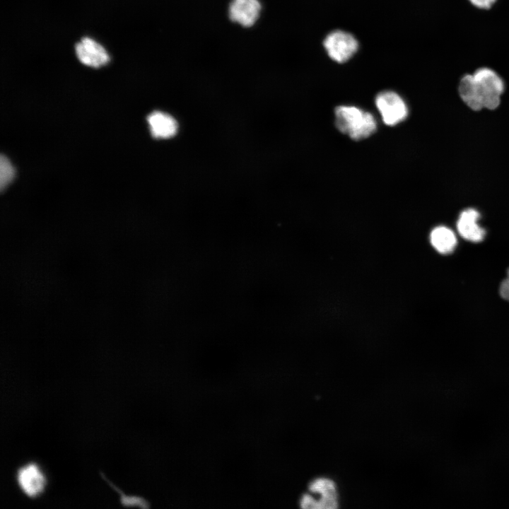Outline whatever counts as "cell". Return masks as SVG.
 Wrapping results in <instances>:
<instances>
[{"instance_id": "cell-5", "label": "cell", "mask_w": 509, "mask_h": 509, "mask_svg": "<svg viewBox=\"0 0 509 509\" xmlns=\"http://www.w3.org/2000/svg\"><path fill=\"white\" fill-rule=\"evenodd\" d=\"M375 103L383 122L387 125H396L407 117L408 109L406 103L401 96L394 91L385 90L379 93Z\"/></svg>"}, {"instance_id": "cell-3", "label": "cell", "mask_w": 509, "mask_h": 509, "mask_svg": "<svg viewBox=\"0 0 509 509\" xmlns=\"http://www.w3.org/2000/svg\"><path fill=\"white\" fill-rule=\"evenodd\" d=\"M476 90L483 107L494 110L500 104L504 90L501 78L492 69L481 68L473 74Z\"/></svg>"}, {"instance_id": "cell-1", "label": "cell", "mask_w": 509, "mask_h": 509, "mask_svg": "<svg viewBox=\"0 0 509 509\" xmlns=\"http://www.w3.org/2000/svg\"><path fill=\"white\" fill-rule=\"evenodd\" d=\"M335 124L339 131L353 140L365 139L377 129L372 114L351 105H340L335 109Z\"/></svg>"}, {"instance_id": "cell-12", "label": "cell", "mask_w": 509, "mask_h": 509, "mask_svg": "<svg viewBox=\"0 0 509 509\" xmlns=\"http://www.w3.org/2000/svg\"><path fill=\"white\" fill-rule=\"evenodd\" d=\"M459 93L462 100L473 110H480L483 108L476 90L472 74H467L462 78L459 84Z\"/></svg>"}, {"instance_id": "cell-6", "label": "cell", "mask_w": 509, "mask_h": 509, "mask_svg": "<svg viewBox=\"0 0 509 509\" xmlns=\"http://www.w3.org/2000/svg\"><path fill=\"white\" fill-rule=\"evenodd\" d=\"M16 481L22 492L30 498L40 496L47 484L44 472L39 464L34 462H28L17 469Z\"/></svg>"}, {"instance_id": "cell-8", "label": "cell", "mask_w": 509, "mask_h": 509, "mask_svg": "<svg viewBox=\"0 0 509 509\" xmlns=\"http://www.w3.org/2000/svg\"><path fill=\"white\" fill-rule=\"evenodd\" d=\"M259 0H232L228 8L230 19L244 27L253 25L261 11Z\"/></svg>"}, {"instance_id": "cell-16", "label": "cell", "mask_w": 509, "mask_h": 509, "mask_svg": "<svg viewBox=\"0 0 509 509\" xmlns=\"http://www.w3.org/2000/svg\"><path fill=\"white\" fill-rule=\"evenodd\" d=\"M477 8L487 9L492 6L496 0H469Z\"/></svg>"}, {"instance_id": "cell-4", "label": "cell", "mask_w": 509, "mask_h": 509, "mask_svg": "<svg viewBox=\"0 0 509 509\" xmlns=\"http://www.w3.org/2000/svg\"><path fill=\"white\" fill-rule=\"evenodd\" d=\"M323 45L328 56L338 63L349 60L358 49L356 38L352 34L341 30L329 33L324 39Z\"/></svg>"}, {"instance_id": "cell-2", "label": "cell", "mask_w": 509, "mask_h": 509, "mask_svg": "<svg viewBox=\"0 0 509 509\" xmlns=\"http://www.w3.org/2000/svg\"><path fill=\"white\" fill-rule=\"evenodd\" d=\"M299 503L302 508H337L339 501L336 483L324 476L312 479L308 484V492L301 496Z\"/></svg>"}, {"instance_id": "cell-9", "label": "cell", "mask_w": 509, "mask_h": 509, "mask_svg": "<svg viewBox=\"0 0 509 509\" xmlns=\"http://www.w3.org/2000/svg\"><path fill=\"white\" fill-rule=\"evenodd\" d=\"M480 213L474 209H467L461 212L457 222L459 234L464 239L479 242L485 237L486 231L478 224Z\"/></svg>"}, {"instance_id": "cell-10", "label": "cell", "mask_w": 509, "mask_h": 509, "mask_svg": "<svg viewBox=\"0 0 509 509\" xmlns=\"http://www.w3.org/2000/svg\"><path fill=\"white\" fill-rule=\"evenodd\" d=\"M151 134L157 139H168L173 136L177 131V123L170 115L156 111L147 117Z\"/></svg>"}, {"instance_id": "cell-14", "label": "cell", "mask_w": 509, "mask_h": 509, "mask_svg": "<svg viewBox=\"0 0 509 509\" xmlns=\"http://www.w3.org/2000/svg\"><path fill=\"white\" fill-rule=\"evenodd\" d=\"M15 170L12 164L5 156L0 158V188L3 191L13 180Z\"/></svg>"}, {"instance_id": "cell-7", "label": "cell", "mask_w": 509, "mask_h": 509, "mask_svg": "<svg viewBox=\"0 0 509 509\" xmlns=\"http://www.w3.org/2000/svg\"><path fill=\"white\" fill-rule=\"evenodd\" d=\"M74 49L79 62L87 66L100 68L110 61V57L105 48L91 37H82L76 43Z\"/></svg>"}, {"instance_id": "cell-13", "label": "cell", "mask_w": 509, "mask_h": 509, "mask_svg": "<svg viewBox=\"0 0 509 509\" xmlns=\"http://www.w3.org/2000/svg\"><path fill=\"white\" fill-rule=\"evenodd\" d=\"M101 476L110 484V486H111V487L119 493V501L124 507H139L144 509L149 507L148 502L144 498L136 496H127L122 493L119 488H117L115 485L110 483L103 474H101Z\"/></svg>"}, {"instance_id": "cell-15", "label": "cell", "mask_w": 509, "mask_h": 509, "mask_svg": "<svg viewBox=\"0 0 509 509\" xmlns=\"http://www.w3.org/2000/svg\"><path fill=\"white\" fill-rule=\"evenodd\" d=\"M499 293L503 299L509 302V269L507 271L506 278L500 285Z\"/></svg>"}, {"instance_id": "cell-11", "label": "cell", "mask_w": 509, "mask_h": 509, "mask_svg": "<svg viewBox=\"0 0 509 509\" xmlns=\"http://www.w3.org/2000/svg\"><path fill=\"white\" fill-rule=\"evenodd\" d=\"M430 240L433 247L443 255L452 253L457 245L456 235L445 226L435 228L431 233Z\"/></svg>"}]
</instances>
